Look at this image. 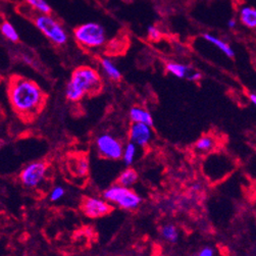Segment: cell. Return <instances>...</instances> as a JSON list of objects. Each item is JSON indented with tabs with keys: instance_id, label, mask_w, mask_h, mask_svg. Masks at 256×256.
Instances as JSON below:
<instances>
[{
	"instance_id": "cell-1",
	"label": "cell",
	"mask_w": 256,
	"mask_h": 256,
	"mask_svg": "<svg viewBox=\"0 0 256 256\" xmlns=\"http://www.w3.org/2000/svg\"><path fill=\"white\" fill-rule=\"evenodd\" d=\"M6 92L12 110L24 122L35 118L47 100L46 93L37 82L20 74L10 76Z\"/></svg>"
},
{
	"instance_id": "cell-2",
	"label": "cell",
	"mask_w": 256,
	"mask_h": 256,
	"mask_svg": "<svg viewBox=\"0 0 256 256\" xmlns=\"http://www.w3.org/2000/svg\"><path fill=\"white\" fill-rule=\"evenodd\" d=\"M102 85L99 72L90 66L76 68L66 84V97L70 102H79L87 95L96 93Z\"/></svg>"
},
{
	"instance_id": "cell-3",
	"label": "cell",
	"mask_w": 256,
	"mask_h": 256,
	"mask_svg": "<svg viewBox=\"0 0 256 256\" xmlns=\"http://www.w3.org/2000/svg\"><path fill=\"white\" fill-rule=\"evenodd\" d=\"M74 38L84 48L97 49L106 43L108 35L104 26L96 22H88L74 29Z\"/></svg>"
},
{
	"instance_id": "cell-4",
	"label": "cell",
	"mask_w": 256,
	"mask_h": 256,
	"mask_svg": "<svg viewBox=\"0 0 256 256\" xmlns=\"http://www.w3.org/2000/svg\"><path fill=\"white\" fill-rule=\"evenodd\" d=\"M33 22L38 31L56 46H64L68 41V34L60 20L51 14H36Z\"/></svg>"
},
{
	"instance_id": "cell-5",
	"label": "cell",
	"mask_w": 256,
	"mask_h": 256,
	"mask_svg": "<svg viewBox=\"0 0 256 256\" xmlns=\"http://www.w3.org/2000/svg\"><path fill=\"white\" fill-rule=\"evenodd\" d=\"M104 199L114 204L118 208L124 210H137L143 201V198L132 188L122 187L118 184H114L104 190Z\"/></svg>"
},
{
	"instance_id": "cell-6",
	"label": "cell",
	"mask_w": 256,
	"mask_h": 256,
	"mask_svg": "<svg viewBox=\"0 0 256 256\" xmlns=\"http://www.w3.org/2000/svg\"><path fill=\"white\" fill-rule=\"evenodd\" d=\"M47 172V162L43 160L32 162L22 168L18 174V180L24 188L36 189L45 181Z\"/></svg>"
},
{
	"instance_id": "cell-7",
	"label": "cell",
	"mask_w": 256,
	"mask_h": 256,
	"mask_svg": "<svg viewBox=\"0 0 256 256\" xmlns=\"http://www.w3.org/2000/svg\"><path fill=\"white\" fill-rule=\"evenodd\" d=\"M95 146L99 156L110 160H118L122 158L124 145L120 140L112 134L104 133L95 140Z\"/></svg>"
},
{
	"instance_id": "cell-8",
	"label": "cell",
	"mask_w": 256,
	"mask_h": 256,
	"mask_svg": "<svg viewBox=\"0 0 256 256\" xmlns=\"http://www.w3.org/2000/svg\"><path fill=\"white\" fill-rule=\"evenodd\" d=\"M114 208L104 198L96 196L85 197L81 203L82 212L89 218H99L110 214Z\"/></svg>"
},
{
	"instance_id": "cell-9",
	"label": "cell",
	"mask_w": 256,
	"mask_h": 256,
	"mask_svg": "<svg viewBox=\"0 0 256 256\" xmlns=\"http://www.w3.org/2000/svg\"><path fill=\"white\" fill-rule=\"evenodd\" d=\"M166 72L176 76L178 79L187 80L190 82H198L201 80L202 74L197 70L193 68L192 66L181 64V62H170L166 66Z\"/></svg>"
},
{
	"instance_id": "cell-10",
	"label": "cell",
	"mask_w": 256,
	"mask_h": 256,
	"mask_svg": "<svg viewBox=\"0 0 256 256\" xmlns=\"http://www.w3.org/2000/svg\"><path fill=\"white\" fill-rule=\"evenodd\" d=\"M153 134L154 133L152 131V126L144 124L132 122L129 129L130 142L137 147H147L152 142Z\"/></svg>"
},
{
	"instance_id": "cell-11",
	"label": "cell",
	"mask_w": 256,
	"mask_h": 256,
	"mask_svg": "<svg viewBox=\"0 0 256 256\" xmlns=\"http://www.w3.org/2000/svg\"><path fill=\"white\" fill-rule=\"evenodd\" d=\"M203 39L206 42H208L210 44H212V46H214L216 49H218L220 52L222 54H224L226 58H233L235 56V50L224 40H222L212 34H210V33L203 34Z\"/></svg>"
},
{
	"instance_id": "cell-12",
	"label": "cell",
	"mask_w": 256,
	"mask_h": 256,
	"mask_svg": "<svg viewBox=\"0 0 256 256\" xmlns=\"http://www.w3.org/2000/svg\"><path fill=\"white\" fill-rule=\"evenodd\" d=\"M99 66L108 79L114 82H118L122 79V72L120 70L118 66L114 64V62L110 58H101L99 62Z\"/></svg>"
},
{
	"instance_id": "cell-13",
	"label": "cell",
	"mask_w": 256,
	"mask_h": 256,
	"mask_svg": "<svg viewBox=\"0 0 256 256\" xmlns=\"http://www.w3.org/2000/svg\"><path fill=\"white\" fill-rule=\"evenodd\" d=\"M208 168L210 170L206 172L208 174V176H214L216 174V170H218V174H228V168L226 166H228V158H226V156H208Z\"/></svg>"
},
{
	"instance_id": "cell-14",
	"label": "cell",
	"mask_w": 256,
	"mask_h": 256,
	"mask_svg": "<svg viewBox=\"0 0 256 256\" xmlns=\"http://www.w3.org/2000/svg\"><path fill=\"white\" fill-rule=\"evenodd\" d=\"M239 20L246 28H256V10L250 6H243L239 10Z\"/></svg>"
},
{
	"instance_id": "cell-15",
	"label": "cell",
	"mask_w": 256,
	"mask_h": 256,
	"mask_svg": "<svg viewBox=\"0 0 256 256\" xmlns=\"http://www.w3.org/2000/svg\"><path fill=\"white\" fill-rule=\"evenodd\" d=\"M129 116H130L132 122L144 124H147L150 126H152L153 124H154V120H153L151 114L147 110L140 108V106L132 108L129 112Z\"/></svg>"
},
{
	"instance_id": "cell-16",
	"label": "cell",
	"mask_w": 256,
	"mask_h": 256,
	"mask_svg": "<svg viewBox=\"0 0 256 256\" xmlns=\"http://www.w3.org/2000/svg\"><path fill=\"white\" fill-rule=\"evenodd\" d=\"M138 178H139V174L136 172V170H134L132 168H126L118 176L116 184H118L122 187L131 188L132 186H134L137 183Z\"/></svg>"
},
{
	"instance_id": "cell-17",
	"label": "cell",
	"mask_w": 256,
	"mask_h": 256,
	"mask_svg": "<svg viewBox=\"0 0 256 256\" xmlns=\"http://www.w3.org/2000/svg\"><path fill=\"white\" fill-rule=\"evenodd\" d=\"M216 145L218 141L212 135H203L195 142V150L199 153H210Z\"/></svg>"
},
{
	"instance_id": "cell-18",
	"label": "cell",
	"mask_w": 256,
	"mask_h": 256,
	"mask_svg": "<svg viewBox=\"0 0 256 256\" xmlns=\"http://www.w3.org/2000/svg\"><path fill=\"white\" fill-rule=\"evenodd\" d=\"M0 33H2L4 39L12 43H18L20 41V34L18 30L8 20H4L0 24Z\"/></svg>"
},
{
	"instance_id": "cell-19",
	"label": "cell",
	"mask_w": 256,
	"mask_h": 256,
	"mask_svg": "<svg viewBox=\"0 0 256 256\" xmlns=\"http://www.w3.org/2000/svg\"><path fill=\"white\" fill-rule=\"evenodd\" d=\"M137 152H138V147L132 142H128L126 145H124L120 160L124 162V164L126 166H131L136 160Z\"/></svg>"
},
{
	"instance_id": "cell-20",
	"label": "cell",
	"mask_w": 256,
	"mask_h": 256,
	"mask_svg": "<svg viewBox=\"0 0 256 256\" xmlns=\"http://www.w3.org/2000/svg\"><path fill=\"white\" fill-rule=\"evenodd\" d=\"M178 230L172 224H166L160 228V236L168 243H176L178 240Z\"/></svg>"
},
{
	"instance_id": "cell-21",
	"label": "cell",
	"mask_w": 256,
	"mask_h": 256,
	"mask_svg": "<svg viewBox=\"0 0 256 256\" xmlns=\"http://www.w3.org/2000/svg\"><path fill=\"white\" fill-rule=\"evenodd\" d=\"M24 2L37 12V14H51V12H52L47 0H24Z\"/></svg>"
},
{
	"instance_id": "cell-22",
	"label": "cell",
	"mask_w": 256,
	"mask_h": 256,
	"mask_svg": "<svg viewBox=\"0 0 256 256\" xmlns=\"http://www.w3.org/2000/svg\"><path fill=\"white\" fill-rule=\"evenodd\" d=\"M89 168H90V164L87 158H76V160L72 164L74 172L78 176H86L89 174Z\"/></svg>"
},
{
	"instance_id": "cell-23",
	"label": "cell",
	"mask_w": 256,
	"mask_h": 256,
	"mask_svg": "<svg viewBox=\"0 0 256 256\" xmlns=\"http://www.w3.org/2000/svg\"><path fill=\"white\" fill-rule=\"evenodd\" d=\"M64 194H66L64 188L62 187V186H56L52 190H51L50 195H49V200L52 201V202L58 201L64 196Z\"/></svg>"
},
{
	"instance_id": "cell-24",
	"label": "cell",
	"mask_w": 256,
	"mask_h": 256,
	"mask_svg": "<svg viewBox=\"0 0 256 256\" xmlns=\"http://www.w3.org/2000/svg\"><path fill=\"white\" fill-rule=\"evenodd\" d=\"M147 35H148V38L152 41H158L162 38V33L160 29L154 24L149 26L147 29Z\"/></svg>"
},
{
	"instance_id": "cell-25",
	"label": "cell",
	"mask_w": 256,
	"mask_h": 256,
	"mask_svg": "<svg viewBox=\"0 0 256 256\" xmlns=\"http://www.w3.org/2000/svg\"><path fill=\"white\" fill-rule=\"evenodd\" d=\"M194 256H214V250L210 246H206L200 249Z\"/></svg>"
},
{
	"instance_id": "cell-26",
	"label": "cell",
	"mask_w": 256,
	"mask_h": 256,
	"mask_svg": "<svg viewBox=\"0 0 256 256\" xmlns=\"http://www.w3.org/2000/svg\"><path fill=\"white\" fill-rule=\"evenodd\" d=\"M236 26H237V20H236L235 18H231V20H228V27L230 29L236 28Z\"/></svg>"
},
{
	"instance_id": "cell-27",
	"label": "cell",
	"mask_w": 256,
	"mask_h": 256,
	"mask_svg": "<svg viewBox=\"0 0 256 256\" xmlns=\"http://www.w3.org/2000/svg\"><path fill=\"white\" fill-rule=\"evenodd\" d=\"M248 97H249V101L251 102V104L253 106H255L256 104V93L255 92H251V93H249Z\"/></svg>"
}]
</instances>
